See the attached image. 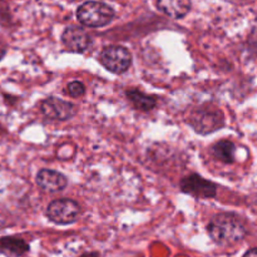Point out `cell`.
Here are the masks:
<instances>
[{"label": "cell", "mask_w": 257, "mask_h": 257, "mask_svg": "<svg viewBox=\"0 0 257 257\" xmlns=\"http://www.w3.org/2000/svg\"><path fill=\"white\" fill-rule=\"evenodd\" d=\"M207 231L210 237L221 246L235 245L247 233L242 221L233 213H218L213 216L208 222Z\"/></svg>", "instance_id": "cell-1"}, {"label": "cell", "mask_w": 257, "mask_h": 257, "mask_svg": "<svg viewBox=\"0 0 257 257\" xmlns=\"http://www.w3.org/2000/svg\"><path fill=\"white\" fill-rule=\"evenodd\" d=\"M37 185L47 192H60L68 186V180L58 171L43 168L37 175Z\"/></svg>", "instance_id": "cell-9"}, {"label": "cell", "mask_w": 257, "mask_h": 257, "mask_svg": "<svg viewBox=\"0 0 257 257\" xmlns=\"http://www.w3.org/2000/svg\"><path fill=\"white\" fill-rule=\"evenodd\" d=\"M114 15V10L102 2H85L77 10L79 23L89 28L105 27L112 22Z\"/></svg>", "instance_id": "cell-3"}, {"label": "cell", "mask_w": 257, "mask_h": 257, "mask_svg": "<svg viewBox=\"0 0 257 257\" xmlns=\"http://www.w3.org/2000/svg\"><path fill=\"white\" fill-rule=\"evenodd\" d=\"M212 155L222 163H232L235 161L236 146L228 140L218 141L212 147Z\"/></svg>", "instance_id": "cell-13"}, {"label": "cell", "mask_w": 257, "mask_h": 257, "mask_svg": "<svg viewBox=\"0 0 257 257\" xmlns=\"http://www.w3.org/2000/svg\"><path fill=\"white\" fill-rule=\"evenodd\" d=\"M40 112L45 118L52 120H64L70 119L75 114V107L70 102L59 99L55 97L45 98L40 103Z\"/></svg>", "instance_id": "cell-7"}, {"label": "cell", "mask_w": 257, "mask_h": 257, "mask_svg": "<svg viewBox=\"0 0 257 257\" xmlns=\"http://www.w3.org/2000/svg\"><path fill=\"white\" fill-rule=\"evenodd\" d=\"M187 123L200 135H210L225 125L222 110L212 105H202L190 113Z\"/></svg>", "instance_id": "cell-2"}, {"label": "cell", "mask_w": 257, "mask_h": 257, "mask_svg": "<svg viewBox=\"0 0 257 257\" xmlns=\"http://www.w3.org/2000/svg\"><path fill=\"white\" fill-rule=\"evenodd\" d=\"M157 8L172 19H181L191 10V0H157Z\"/></svg>", "instance_id": "cell-10"}, {"label": "cell", "mask_w": 257, "mask_h": 257, "mask_svg": "<svg viewBox=\"0 0 257 257\" xmlns=\"http://www.w3.org/2000/svg\"><path fill=\"white\" fill-rule=\"evenodd\" d=\"M243 257H257V248H251L243 255Z\"/></svg>", "instance_id": "cell-15"}, {"label": "cell", "mask_w": 257, "mask_h": 257, "mask_svg": "<svg viewBox=\"0 0 257 257\" xmlns=\"http://www.w3.org/2000/svg\"><path fill=\"white\" fill-rule=\"evenodd\" d=\"M80 257H98V253H85V255L80 256Z\"/></svg>", "instance_id": "cell-16"}, {"label": "cell", "mask_w": 257, "mask_h": 257, "mask_svg": "<svg viewBox=\"0 0 257 257\" xmlns=\"http://www.w3.org/2000/svg\"><path fill=\"white\" fill-rule=\"evenodd\" d=\"M4 54H5V50L0 48V59H2V57H3V55H4Z\"/></svg>", "instance_id": "cell-17"}, {"label": "cell", "mask_w": 257, "mask_h": 257, "mask_svg": "<svg viewBox=\"0 0 257 257\" xmlns=\"http://www.w3.org/2000/svg\"><path fill=\"white\" fill-rule=\"evenodd\" d=\"M99 62L103 67L114 74H123L132 64V54L122 45L105 47L99 54Z\"/></svg>", "instance_id": "cell-4"}, {"label": "cell", "mask_w": 257, "mask_h": 257, "mask_svg": "<svg viewBox=\"0 0 257 257\" xmlns=\"http://www.w3.org/2000/svg\"><path fill=\"white\" fill-rule=\"evenodd\" d=\"M128 100L132 103L133 107L138 110H143V112H148V110L153 109L157 104V100L152 95H148L146 93L141 92L138 89H128L125 92Z\"/></svg>", "instance_id": "cell-12"}, {"label": "cell", "mask_w": 257, "mask_h": 257, "mask_svg": "<svg viewBox=\"0 0 257 257\" xmlns=\"http://www.w3.org/2000/svg\"><path fill=\"white\" fill-rule=\"evenodd\" d=\"M65 92L72 98H79L82 95H84L85 85L82 82H79V80H73V82L68 83Z\"/></svg>", "instance_id": "cell-14"}, {"label": "cell", "mask_w": 257, "mask_h": 257, "mask_svg": "<svg viewBox=\"0 0 257 257\" xmlns=\"http://www.w3.org/2000/svg\"><path fill=\"white\" fill-rule=\"evenodd\" d=\"M180 188L183 193L193 196L196 198H213L217 195V187L213 182L206 180L202 176L193 173L181 180Z\"/></svg>", "instance_id": "cell-6"}, {"label": "cell", "mask_w": 257, "mask_h": 257, "mask_svg": "<svg viewBox=\"0 0 257 257\" xmlns=\"http://www.w3.org/2000/svg\"><path fill=\"white\" fill-rule=\"evenodd\" d=\"M62 43L69 52L84 53L92 44V39L82 27L72 25L65 28L63 32Z\"/></svg>", "instance_id": "cell-8"}, {"label": "cell", "mask_w": 257, "mask_h": 257, "mask_svg": "<svg viewBox=\"0 0 257 257\" xmlns=\"http://www.w3.org/2000/svg\"><path fill=\"white\" fill-rule=\"evenodd\" d=\"M79 213V205L69 198H59V200L52 201L45 211L47 217L57 225H69V223L75 222Z\"/></svg>", "instance_id": "cell-5"}, {"label": "cell", "mask_w": 257, "mask_h": 257, "mask_svg": "<svg viewBox=\"0 0 257 257\" xmlns=\"http://www.w3.org/2000/svg\"><path fill=\"white\" fill-rule=\"evenodd\" d=\"M29 251V245L23 238L17 236L0 237V253L7 256H23Z\"/></svg>", "instance_id": "cell-11"}]
</instances>
